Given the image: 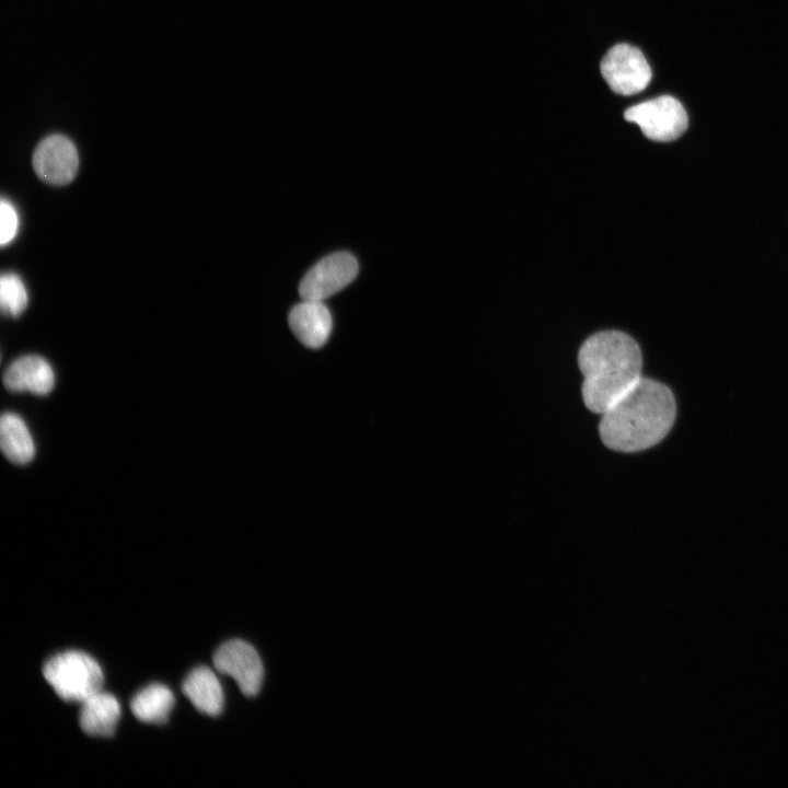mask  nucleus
<instances>
[{
    "instance_id": "obj_1",
    "label": "nucleus",
    "mask_w": 788,
    "mask_h": 788,
    "mask_svg": "<svg viewBox=\"0 0 788 788\" xmlns=\"http://www.w3.org/2000/svg\"><path fill=\"white\" fill-rule=\"evenodd\" d=\"M671 390L652 379L640 378L602 415V442L618 452H637L660 442L675 418Z\"/></svg>"
},
{
    "instance_id": "obj_7",
    "label": "nucleus",
    "mask_w": 788,
    "mask_h": 788,
    "mask_svg": "<svg viewBox=\"0 0 788 788\" xmlns=\"http://www.w3.org/2000/svg\"><path fill=\"white\" fill-rule=\"evenodd\" d=\"M212 661L217 671L236 681L245 696L252 697L259 692L264 679L263 663L250 644L241 639L229 640L217 649Z\"/></svg>"
},
{
    "instance_id": "obj_3",
    "label": "nucleus",
    "mask_w": 788,
    "mask_h": 788,
    "mask_svg": "<svg viewBox=\"0 0 788 788\" xmlns=\"http://www.w3.org/2000/svg\"><path fill=\"white\" fill-rule=\"evenodd\" d=\"M43 675L65 702L82 703L102 691L101 667L85 652L70 650L57 653L43 665Z\"/></svg>"
},
{
    "instance_id": "obj_9",
    "label": "nucleus",
    "mask_w": 788,
    "mask_h": 788,
    "mask_svg": "<svg viewBox=\"0 0 788 788\" xmlns=\"http://www.w3.org/2000/svg\"><path fill=\"white\" fill-rule=\"evenodd\" d=\"M3 384L11 392L28 391L35 395H47L55 386V373L46 359L27 355L7 368Z\"/></svg>"
},
{
    "instance_id": "obj_4",
    "label": "nucleus",
    "mask_w": 788,
    "mask_h": 788,
    "mask_svg": "<svg viewBox=\"0 0 788 788\" xmlns=\"http://www.w3.org/2000/svg\"><path fill=\"white\" fill-rule=\"evenodd\" d=\"M624 118L638 125L648 139L660 142L677 139L688 125L686 111L671 95L636 104L624 112Z\"/></svg>"
},
{
    "instance_id": "obj_5",
    "label": "nucleus",
    "mask_w": 788,
    "mask_h": 788,
    "mask_svg": "<svg viewBox=\"0 0 788 788\" xmlns=\"http://www.w3.org/2000/svg\"><path fill=\"white\" fill-rule=\"evenodd\" d=\"M600 70L610 89L626 96L641 92L651 80V69L644 54L625 43L607 50Z\"/></svg>"
},
{
    "instance_id": "obj_12",
    "label": "nucleus",
    "mask_w": 788,
    "mask_h": 788,
    "mask_svg": "<svg viewBox=\"0 0 788 788\" xmlns=\"http://www.w3.org/2000/svg\"><path fill=\"white\" fill-rule=\"evenodd\" d=\"M79 723L82 731L93 737H112L120 718L116 697L100 691L81 703Z\"/></svg>"
},
{
    "instance_id": "obj_10",
    "label": "nucleus",
    "mask_w": 788,
    "mask_h": 788,
    "mask_svg": "<svg viewBox=\"0 0 788 788\" xmlns=\"http://www.w3.org/2000/svg\"><path fill=\"white\" fill-rule=\"evenodd\" d=\"M289 324L299 340L309 348L323 346L332 332V316L320 300H303L289 313Z\"/></svg>"
},
{
    "instance_id": "obj_13",
    "label": "nucleus",
    "mask_w": 788,
    "mask_h": 788,
    "mask_svg": "<svg viewBox=\"0 0 788 788\" xmlns=\"http://www.w3.org/2000/svg\"><path fill=\"white\" fill-rule=\"evenodd\" d=\"M0 444L5 457L26 464L35 455V443L25 421L14 413H4L0 420Z\"/></svg>"
},
{
    "instance_id": "obj_15",
    "label": "nucleus",
    "mask_w": 788,
    "mask_h": 788,
    "mask_svg": "<svg viewBox=\"0 0 788 788\" xmlns=\"http://www.w3.org/2000/svg\"><path fill=\"white\" fill-rule=\"evenodd\" d=\"M27 291L22 279L13 273H4L0 279V304L8 316H19L27 305Z\"/></svg>"
},
{
    "instance_id": "obj_6",
    "label": "nucleus",
    "mask_w": 788,
    "mask_h": 788,
    "mask_svg": "<svg viewBox=\"0 0 788 788\" xmlns=\"http://www.w3.org/2000/svg\"><path fill=\"white\" fill-rule=\"evenodd\" d=\"M358 274V262L346 252L331 254L316 263L302 278L299 291L303 300L333 296L349 285Z\"/></svg>"
},
{
    "instance_id": "obj_16",
    "label": "nucleus",
    "mask_w": 788,
    "mask_h": 788,
    "mask_svg": "<svg viewBox=\"0 0 788 788\" xmlns=\"http://www.w3.org/2000/svg\"><path fill=\"white\" fill-rule=\"evenodd\" d=\"M0 243L2 246L12 242L19 229V216L12 202L1 199L0 206Z\"/></svg>"
},
{
    "instance_id": "obj_11",
    "label": "nucleus",
    "mask_w": 788,
    "mask_h": 788,
    "mask_svg": "<svg viewBox=\"0 0 788 788\" xmlns=\"http://www.w3.org/2000/svg\"><path fill=\"white\" fill-rule=\"evenodd\" d=\"M183 694L201 714L216 717L221 714L224 696L216 674L207 667L192 670L182 684Z\"/></svg>"
},
{
    "instance_id": "obj_2",
    "label": "nucleus",
    "mask_w": 788,
    "mask_h": 788,
    "mask_svg": "<svg viewBox=\"0 0 788 788\" xmlns=\"http://www.w3.org/2000/svg\"><path fill=\"white\" fill-rule=\"evenodd\" d=\"M578 364L583 375L584 405L593 413L603 414L641 378L642 357L629 335L603 331L583 341Z\"/></svg>"
},
{
    "instance_id": "obj_8",
    "label": "nucleus",
    "mask_w": 788,
    "mask_h": 788,
    "mask_svg": "<svg viewBox=\"0 0 788 788\" xmlns=\"http://www.w3.org/2000/svg\"><path fill=\"white\" fill-rule=\"evenodd\" d=\"M37 176L53 185L70 183L78 171L79 157L74 143L66 136L54 134L39 141L32 158Z\"/></svg>"
},
{
    "instance_id": "obj_14",
    "label": "nucleus",
    "mask_w": 788,
    "mask_h": 788,
    "mask_svg": "<svg viewBox=\"0 0 788 788\" xmlns=\"http://www.w3.org/2000/svg\"><path fill=\"white\" fill-rule=\"evenodd\" d=\"M175 703L172 691L153 683L139 691L130 700L134 716L142 722L165 723Z\"/></svg>"
}]
</instances>
